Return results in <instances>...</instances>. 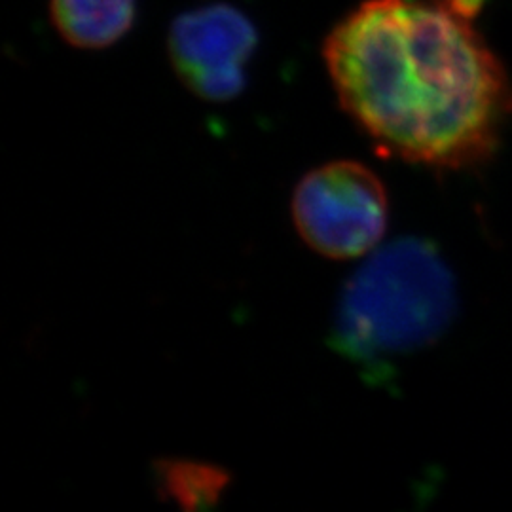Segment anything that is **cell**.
<instances>
[{"instance_id":"5b68a950","label":"cell","mask_w":512,"mask_h":512,"mask_svg":"<svg viewBox=\"0 0 512 512\" xmlns=\"http://www.w3.org/2000/svg\"><path fill=\"white\" fill-rule=\"evenodd\" d=\"M57 31L76 48H107L135 19V0H50Z\"/></svg>"},{"instance_id":"52a82bcc","label":"cell","mask_w":512,"mask_h":512,"mask_svg":"<svg viewBox=\"0 0 512 512\" xmlns=\"http://www.w3.org/2000/svg\"><path fill=\"white\" fill-rule=\"evenodd\" d=\"M450 2L458 8L459 12H463L469 18H473L484 4V0H450Z\"/></svg>"},{"instance_id":"3957f363","label":"cell","mask_w":512,"mask_h":512,"mask_svg":"<svg viewBox=\"0 0 512 512\" xmlns=\"http://www.w3.org/2000/svg\"><path fill=\"white\" fill-rule=\"evenodd\" d=\"M293 222L317 255L351 260L368 255L384 238L389 203L378 175L359 162L311 169L294 188Z\"/></svg>"},{"instance_id":"8992f818","label":"cell","mask_w":512,"mask_h":512,"mask_svg":"<svg viewBox=\"0 0 512 512\" xmlns=\"http://www.w3.org/2000/svg\"><path fill=\"white\" fill-rule=\"evenodd\" d=\"M165 486L171 497L183 505L211 503L219 497L226 484V475L211 467H200L192 463H169L164 469Z\"/></svg>"},{"instance_id":"6da1fadb","label":"cell","mask_w":512,"mask_h":512,"mask_svg":"<svg viewBox=\"0 0 512 512\" xmlns=\"http://www.w3.org/2000/svg\"><path fill=\"white\" fill-rule=\"evenodd\" d=\"M323 55L342 107L387 154L459 169L494 150L505 74L450 0H366Z\"/></svg>"},{"instance_id":"277c9868","label":"cell","mask_w":512,"mask_h":512,"mask_svg":"<svg viewBox=\"0 0 512 512\" xmlns=\"http://www.w3.org/2000/svg\"><path fill=\"white\" fill-rule=\"evenodd\" d=\"M256 40L247 16L232 6L213 4L175 19L169 55L186 88L205 101L222 103L243 90Z\"/></svg>"},{"instance_id":"7a4b0ae2","label":"cell","mask_w":512,"mask_h":512,"mask_svg":"<svg viewBox=\"0 0 512 512\" xmlns=\"http://www.w3.org/2000/svg\"><path fill=\"white\" fill-rule=\"evenodd\" d=\"M456 308V279L439 249L399 239L349 277L334 315V346L357 365L380 368L435 344Z\"/></svg>"}]
</instances>
